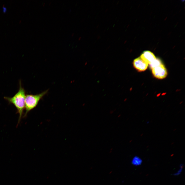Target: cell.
I'll return each instance as SVG.
<instances>
[{
	"label": "cell",
	"mask_w": 185,
	"mask_h": 185,
	"mask_svg": "<svg viewBox=\"0 0 185 185\" xmlns=\"http://www.w3.org/2000/svg\"><path fill=\"white\" fill-rule=\"evenodd\" d=\"M25 91L22 87L21 81L20 82L19 88L18 91L11 97H4V99L9 103L12 104L17 110L19 117L17 125L19 124L22 117L25 108Z\"/></svg>",
	"instance_id": "6da1fadb"
},
{
	"label": "cell",
	"mask_w": 185,
	"mask_h": 185,
	"mask_svg": "<svg viewBox=\"0 0 185 185\" xmlns=\"http://www.w3.org/2000/svg\"><path fill=\"white\" fill-rule=\"evenodd\" d=\"M48 91L47 90L37 95H25V111L23 117H26L29 112L36 106L40 100L47 94Z\"/></svg>",
	"instance_id": "7a4b0ae2"
},
{
	"label": "cell",
	"mask_w": 185,
	"mask_h": 185,
	"mask_svg": "<svg viewBox=\"0 0 185 185\" xmlns=\"http://www.w3.org/2000/svg\"><path fill=\"white\" fill-rule=\"evenodd\" d=\"M152 73L156 78L162 79L166 76L167 73L166 68L162 63L152 69Z\"/></svg>",
	"instance_id": "3957f363"
},
{
	"label": "cell",
	"mask_w": 185,
	"mask_h": 185,
	"mask_svg": "<svg viewBox=\"0 0 185 185\" xmlns=\"http://www.w3.org/2000/svg\"><path fill=\"white\" fill-rule=\"evenodd\" d=\"M134 67L140 71H144L147 68L148 64L144 61L140 57L137 58L133 61Z\"/></svg>",
	"instance_id": "277c9868"
},
{
	"label": "cell",
	"mask_w": 185,
	"mask_h": 185,
	"mask_svg": "<svg viewBox=\"0 0 185 185\" xmlns=\"http://www.w3.org/2000/svg\"><path fill=\"white\" fill-rule=\"evenodd\" d=\"M140 57L148 64H150L156 59L153 53L148 51L144 52Z\"/></svg>",
	"instance_id": "5b68a950"
},
{
	"label": "cell",
	"mask_w": 185,
	"mask_h": 185,
	"mask_svg": "<svg viewBox=\"0 0 185 185\" xmlns=\"http://www.w3.org/2000/svg\"><path fill=\"white\" fill-rule=\"evenodd\" d=\"M132 164L135 166H138L141 165L142 160L141 158L137 156H134L132 160Z\"/></svg>",
	"instance_id": "8992f818"
},
{
	"label": "cell",
	"mask_w": 185,
	"mask_h": 185,
	"mask_svg": "<svg viewBox=\"0 0 185 185\" xmlns=\"http://www.w3.org/2000/svg\"><path fill=\"white\" fill-rule=\"evenodd\" d=\"M162 64L161 60L158 59L156 58L150 64L151 68L152 69L157 67Z\"/></svg>",
	"instance_id": "52a82bcc"
},
{
	"label": "cell",
	"mask_w": 185,
	"mask_h": 185,
	"mask_svg": "<svg viewBox=\"0 0 185 185\" xmlns=\"http://www.w3.org/2000/svg\"><path fill=\"white\" fill-rule=\"evenodd\" d=\"M183 167V164H181L180 166V169L176 173L173 174L174 176H178L181 173Z\"/></svg>",
	"instance_id": "ba28073f"
},
{
	"label": "cell",
	"mask_w": 185,
	"mask_h": 185,
	"mask_svg": "<svg viewBox=\"0 0 185 185\" xmlns=\"http://www.w3.org/2000/svg\"><path fill=\"white\" fill-rule=\"evenodd\" d=\"M7 11V8L4 6V5L3 7V12L5 13Z\"/></svg>",
	"instance_id": "9c48e42d"
}]
</instances>
